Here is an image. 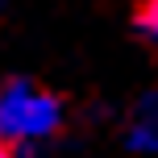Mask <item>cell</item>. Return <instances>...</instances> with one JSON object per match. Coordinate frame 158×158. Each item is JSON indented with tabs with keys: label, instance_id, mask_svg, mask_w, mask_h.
Masks as SVG:
<instances>
[{
	"label": "cell",
	"instance_id": "obj_1",
	"mask_svg": "<svg viewBox=\"0 0 158 158\" xmlns=\"http://www.w3.org/2000/svg\"><path fill=\"white\" fill-rule=\"evenodd\" d=\"M58 121H63V108L50 92L25 83V79L0 87V137L4 142H17V146L42 142L58 129Z\"/></svg>",
	"mask_w": 158,
	"mask_h": 158
},
{
	"label": "cell",
	"instance_id": "obj_2",
	"mask_svg": "<svg viewBox=\"0 0 158 158\" xmlns=\"http://www.w3.org/2000/svg\"><path fill=\"white\" fill-rule=\"evenodd\" d=\"M129 146H133V150H158V112H154V117L146 112V117L133 125V133H129Z\"/></svg>",
	"mask_w": 158,
	"mask_h": 158
},
{
	"label": "cell",
	"instance_id": "obj_3",
	"mask_svg": "<svg viewBox=\"0 0 158 158\" xmlns=\"http://www.w3.org/2000/svg\"><path fill=\"white\" fill-rule=\"evenodd\" d=\"M137 29H142L150 42H158V0H146V4H142V13H137Z\"/></svg>",
	"mask_w": 158,
	"mask_h": 158
},
{
	"label": "cell",
	"instance_id": "obj_4",
	"mask_svg": "<svg viewBox=\"0 0 158 158\" xmlns=\"http://www.w3.org/2000/svg\"><path fill=\"white\" fill-rule=\"evenodd\" d=\"M0 154H4V137H0Z\"/></svg>",
	"mask_w": 158,
	"mask_h": 158
}]
</instances>
